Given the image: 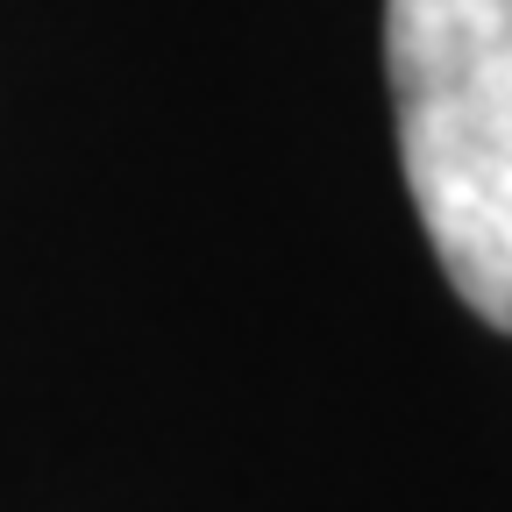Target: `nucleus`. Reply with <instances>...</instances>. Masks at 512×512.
Instances as JSON below:
<instances>
[{"label":"nucleus","instance_id":"obj_1","mask_svg":"<svg viewBox=\"0 0 512 512\" xmlns=\"http://www.w3.org/2000/svg\"><path fill=\"white\" fill-rule=\"evenodd\" d=\"M399 164L456 299L512 335V0H384Z\"/></svg>","mask_w":512,"mask_h":512}]
</instances>
